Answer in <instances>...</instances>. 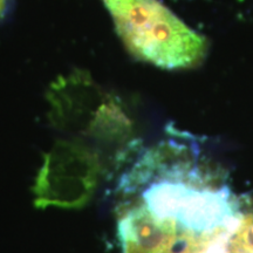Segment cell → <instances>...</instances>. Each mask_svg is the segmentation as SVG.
<instances>
[{"label":"cell","instance_id":"cell-1","mask_svg":"<svg viewBox=\"0 0 253 253\" xmlns=\"http://www.w3.org/2000/svg\"><path fill=\"white\" fill-rule=\"evenodd\" d=\"M101 1L123 45L134 58L167 71L196 68L207 58V39L160 0Z\"/></svg>","mask_w":253,"mask_h":253},{"label":"cell","instance_id":"cell-2","mask_svg":"<svg viewBox=\"0 0 253 253\" xmlns=\"http://www.w3.org/2000/svg\"><path fill=\"white\" fill-rule=\"evenodd\" d=\"M50 120L56 128L86 134L107 95L101 94L84 73L61 78L47 95Z\"/></svg>","mask_w":253,"mask_h":253},{"label":"cell","instance_id":"cell-3","mask_svg":"<svg viewBox=\"0 0 253 253\" xmlns=\"http://www.w3.org/2000/svg\"><path fill=\"white\" fill-rule=\"evenodd\" d=\"M96 186L97 182L68 178L40 169L33 186L34 205L38 209H82L89 203Z\"/></svg>","mask_w":253,"mask_h":253},{"label":"cell","instance_id":"cell-4","mask_svg":"<svg viewBox=\"0 0 253 253\" xmlns=\"http://www.w3.org/2000/svg\"><path fill=\"white\" fill-rule=\"evenodd\" d=\"M41 169L68 177L99 182L102 172L99 154L78 141H58L43 157Z\"/></svg>","mask_w":253,"mask_h":253},{"label":"cell","instance_id":"cell-5","mask_svg":"<svg viewBox=\"0 0 253 253\" xmlns=\"http://www.w3.org/2000/svg\"><path fill=\"white\" fill-rule=\"evenodd\" d=\"M8 2L9 0H0V19L4 18L6 14V11L8 8Z\"/></svg>","mask_w":253,"mask_h":253}]
</instances>
